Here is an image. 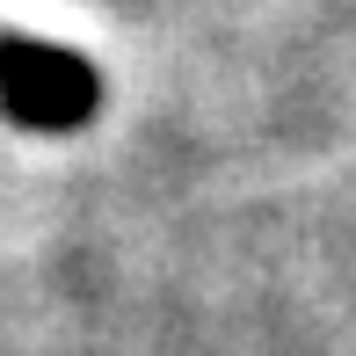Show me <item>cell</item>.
<instances>
[{"mask_svg": "<svg viewBox=\"0 0 356 356\" xmlns=\"http://www.w3.org/2000/svg\"><path fill=\"white\" fill-rule=\"evenodd\" d=\"M102 102V80L80 51L44 37H0V109L29 131H80Z\"/></svg>", "mask_w": 356, "mask_h": 356, "instance_id": "1", "label": "cell"}]
</instances>
